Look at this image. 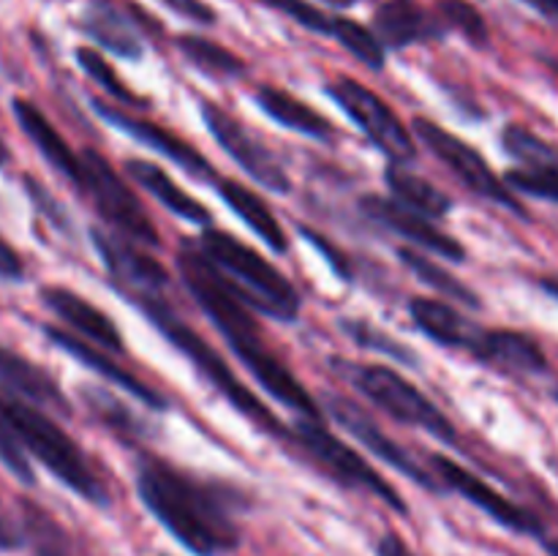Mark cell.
<instances>
[{"mask_svg":"<svg viewBox=\"0 0 558 556\" xmlns=\"http://www.w3.org/2000/svg\"><path fill=\"white\" fill-rule=\"evenodd\" d=\"M178 270L185 289L191 292V298H194L196 305L205 311L207 319L218 327V333L227 338L234 358L254 374V379L259 382L272 398H278L283 407L300 412V418H319L316 401L311 398V392L305 390L303 382L278 360V354H272L270 347H267L265 336H262L259 325H256L248 305L223 283V278L218 276L216 267L207 262V256L202 254L196 245L183 243V249H180L178 254Z\"/></svg>","mask_w":558,"mask_h":556,"instance_id":"6da1fadb","label":"cell"},{"mask_svg":"<svg viewBox=\"0 0 558 556\" xmlns=\"http://www.w3.org/2000/svg\"><path fill=\"white\" fill-rule=\"evenodd\" d=\"M136 491L156 521L196 556L232 554L240 545L234 494L205 483L169 463L147 458L140 463Z\"/></svg>","mask_w":558,"mask_h":556,"instance_id":"7a4b0ae2","label":"cell"},{"mask_svg":"<svg viewBox=\"0 0 558 556\" xmlns=\"http://www.w3.org/2000/svg\"><path fill=\"white\" fill-rule=\"evenodd\" d=\"M125 298L150 319V325L156 327L178 352H183L185 358L196 365V371H199V374L205 376V379L210 382V385L216 387L240 414H245L251 423L259 425L265 434L292 445V428H287V425H283L281 420H278L276 414H272L270 409H267L265 403H262L259 398L232 374V368L223 363L221 354H218L194 327H189L180 319V314L163 300V294H125Z\"/></svg>","mask_w":558,"mask_h":556,"instance_id":"3957f363","label":"cell"},{"mask_svg":"<svg viewBox=\"0 0 558 556\" xmlns=\"http://www.w3.org/2000/svg\"><path fill=\"white\" fill-rule=\"evenodd\" d=\"M0 414L14 431L22 450L38 458V463L47 472H52L65 488H71L90 505L109 507L107 485L96 474L93 463L87 461L85 450L49 414H44L33 403L22 401V398L5 396V392H0Z\"/></svg>","mask_w":558,"mask_h":556,"instance_id":"277c9868","label":"cell"},{"mask_svg":"<svg viewBox=\"0 0 558 556\" xmlns=\"http://www.w3.org/2000/svg\"><path fill=\"white\" fill-rule=\"evenodd\" d=\"M196 249L207 256L218 276L248 309L276 322H294L300 314V294L281 270L270 265L251 245L223 229H205Z\"/></svg>","mask_w":558,"mask_h":556,"instance_id":"5b68a950","label":"cell"},{"mask_svg":"<svg viewBox=\"0 0 558 556\" xmlns=\"http://www.w3.org/2000/svg\"><path fill=\"white\" fill-rule=\"evenodd\" d=\"M349 368H341V374L347 371V376L352 379V385L368 398L374 407L385 409L392 420L403 425H414V428L428 431L430 436H436L445 445H456L458 431L452 425V420L425 396L420 387H414L398 371L387 368V365H360V363H347Z\"/></svg>","mask_w":558,"mask_h":556,"instance_id":"8992f818","label":"cell"},{"mask_svg":"<svg viewBox=\"0 0 558 556\" xmlns=\"http://www.w3.org/2000/svg\"><path fill=\"white\" fill-rule=\"evenodd\" d=\"M82 180L80 191L93 202L98 216L114 229V234L125 240H134L140 245H150V249H161V234H158L156 223L147 216L142 202L136 200L134 191L129 189L118 169L96 150H82Z\"/></svg>","mask_w":558,"mask_h":556,"instance_id":"52a82bcc","label":"cell"},{"mask_svg":"<svg viewBox=\"0 0 558 556\" xmlns=\"http://www.w3.org/2000/svg\"><path fill=\"white\" fill-rule=\"evenodd\" d=\"M292 445H298L303 456H308L316 467L325 469L332 480H338L347 488L365 491L401 516L409 510L396 485L387 483L360 452H354L332 431H327V425L319 418H300V423L292 428Z\"/></svg>","mask_w":558,"mask_h":556,"instance_id":"ba28073f","label":"cell"},{"mask_svg":"<svg viewBox=\"0 0 558 556\" xmlns=\"http://www.w3.org/2000/svg\"><path fill=\"white\" fill-rule=\"evenodd\" d=\"M325 90L357 123V129L368 136L371 145L385 153L396 167L417 158L412 131L379 93H374L352 76H338Z\"/></svg>","mask_w":558,"mask_h":556,"instance_id":"9c48e42d","label":"cell"},{"mask_svg":"<svg viewBox=\"0 0 558 556\" xmlns=\"http://www.w3.org/2000/svg\"><path fill=\"white\" fill-rule=\"evenodd\" d=\"M414 134L420 136L425 147L466 185L472 194L483 196V200L494 202V205L507 207L515 216H526V207L515 200L510 189H507L505 180L490 169V164L485 161L483 153L474 150L469 142H463L461 136H456L452 131L441 129L439 123L428 118H414Z\"/></svg>","mask_w":558,"mask_h":556,"instance_id":"30bf717a","label":"cell"},{"mask_svg":"<svg viewBox=\"0 0 558 556\" xmlns=\"http://www.w3.org/2000/svg\"><path fill=\"white\" fill-rule=\"evenodd\" d=\"M199 112L207 131L213 134V140H216L218 145H221L223 150H227L229 156L256 180V183L265 185V189L270 191H278V194H289L292 180H289L283 164L278 161V158L272 156V153L267 150V147L262 145L238 118H232L227 109H221L213 101H202Z\"/></svg>","mask_w":558,"mask_h":556,"instance_id":"8fae6325","label":"cell"},{"mask_svg":"<svg viewBox=\"0 0 558 556\" xmlns=\"http://www.w3.org/2000/svg\"><path fill=\"white\" fill-rule=\"evenodd\" d=\"M325 403H327V412H330V418L336 420L338 425H343V428H347L349 434L360 442V445H365L371 452H376V456H379L381 461L390 463L392 469H398L401 474H407V478L412 480V483H417L420 488L436 491V494L445 488V485L434 478V472H428L423 463L414 461V458L409 456L407 447L398 445V442L392 439L387 431H381V425L376 423V420L371 418L363 407H357V403L349 401V398H341V396H327Z\"/></svg>","mask_w":558,"mask_h":556,"instance_id":"7c38bea8","label":"cell"},{"mask_svg":"<svg viewBox=\"0 0 558 556\" xmlns=\"http://www.w3.org/2000/svg\"><path fill=\"white\" fill-rule=\"evenodd\" d=\"M430 467H434V478L439 480L445 488L456 491L463 499L472 501L474 507H480L483 512H488L496 523L507 527L510 532L518 534H543V523L537 516L526 510V507L515 505L507 496H501L499 491L490 488L483 478H477L474 472H469L466 467H461L458 461L447 456H430Z\"/></svg>","mask_w":558,"mask_h":556,"instance_id":"4fadbf2b","label":"cell"},{"mask_svg":"<svg viewBox=\"0 0 558 556\" xmlns=\"http://www.w3.org/2000/svg\"><path fill=\"white\" fill-rule=\"evenodd\" d=\"M147 25L158 31V22L150 20L134 3H120V0H87L82 11V31L112 55L125 60H140L145 52V31Z\"/></svg>","mask_w":558,"mask_h":556,"instance_id":"5bb4252c","label":"cell"},{"mask_svg":"<svg viewBox=\"0 0 558 556\" xmlns=\"http://www.w3.org/2000/svg\"><path fill=\"white\" fill-rule=\"evenodd\" d=\"M90 104H93V109H96L98 118L107 120L112 129L123 131V134H129L131 140L140 142V145H145V147H150V150L167 156L169 161L178 164L180 169H185L191 178L202 180V183H213V180H218L216 172H213L210 161H207V158L202 156L194 145H191V142H185L183 136L174 134V131L163 129V125L153 123V120L136 118V114L125 112V109H120V107H112V104L98 101V98H90Z\"/></svg>","mask_w":558,"mask_h":556,"instance_id":"9a60e30c","label":"cell"},{"mask_svg":"<svg viewBox=\"0 0 558 556\" xmlns=\"http://www.w3.org/2000/svg\"><path fill=\"white\" fill-rule=\"evenodd\" d=\"M90 240L123 294H163L169 287V273L161 262L147 256L140 245H134V240L101 229H90Z\"/></svg>","mask_w":558,"mask_h":556,"instance_id":"2e32d148","label":"cell"},{"mask_svg":"<svg viewBox=\"0 0 558 556\" xmlns=\"http://www.w3.org/2000/svg\"><path fill=\"white\" fill-rule=\"evenodd\" d=\"M360 207H363L365 216L374 218L376 223L403 234V238L412 240L414 245H420V249L428 251V254H436L441 256V259H450V262H466V249H463L461 240L441 232L430 218L409 210V207H403L401 202L387 200V196L368 194L360 200Z\"/></svg>","mask_w":558,"mask_h":556,"instance_id":"e0dca14e","label":"cell"},{"mask_svg":"<svg viewBox=\"0 0 558 556\" xmlns=\"http://www.w3.org/2000/svg\"><path fill=\"white\" fill-rule=\"evenodd\" d=\"M374 36L385 49H403L412 44L439 41L447 33L439 14L425 11L417 0H385L374 11Z\"/></svg>","mask_w":558,"mask_h":556,"instance_id":"ac0fdd59","label":"cell"},{"mask_svg":"<svg viewBox=\"0 0 558 556\" xmlns=\"http://www.w3.org/2000/svg\"><path fill=\"white\" fill-rule=\"evenodd\" d=\"M41 300L60 322L74 327L76 336L96 343L98 349H109V352L114 354H123V336H120L118 325H114L101 309H96L90 300L71 292V289L65 287H44Z\"/></svg>","mask_w":558,"mask_h":556,"instance_id":"d6986e66","label":"cell"},{"mask_svg":"<svg viewBox=\"0 0 558 556\" xmlns=\"http://www.w3.org/2000/svg\"><path fill=\"white\" fill-rule=\"evenodd\" d=\"M44 333H47V338L54 343V347L63 349L65 354H71L74 360H80L82 365H87L90 371H96L98 376H104V379L112 382V385L129 390L131 396L140 398L147 409H156V412L167 409V398H163L161 392L153 390L150 385H145V382H142L136 374H131L125 365H118L112 358H107V354H104V349H98L96 343L85 341V338L74 336V333H69V330H60V327H52V325L44 327Z\"/></svg>","mask_w":558,"mask_h":556,"instance_id":"ffe728a7","label":"cell"},{"mask_svg":"<svg viewBox=\"0 0 558 556\" xmlns=\"http://www.w3.org/2000/svg\"><path fill=\"white\" fill-rule=\"evenodd\" d=\"M14 118L20 123V129L25 131L27 140L36 145V150L41 153L44 161L54 169V172L63 174L74 189H80L82 180V164H80V153H74V147L65 142V136L49 123L47 114L31 104L27 98H14Z\"/></svg>","mask_w":558,"mask_h":556,"instance_id":"44dd1931","label":"cell"},{"mask_svg":"<svg viewBox=\"0 0 558 556\" xmlns=\"http://www.w3.org/2000/svg\"><path fill=\"white\" fill-rule=\"evenodd\" d=\"M483 363L510 374H545L548 358L532 336L518 330H480L472 352Z\"/></svg>","mask_w":558,"mask_h":556,"instance_id":"7402d4cb","label":"cell"},{"mask_svg":"<svg viewBox=\"0 0 558 556\" xmlns=\"http://www.w3.org/2000/svg\"><path fill=\"white\" fill-rule=\"evenodd\" d=\"M0 385L9 392L20 396L22 401L38 403V407H47L52 412H60L63 418H71V401L65 398V392L60 390L58 382L47 374L44 368H38L36 363H31L22 354L11 352L0 343Z\"/></svg>","mask_w":558,"mask_h":556,"instance_id":"603a6c76","label":"cell"},{"mask_svg":"<svg viewBox=\"0 0 558 556\" xmlns=\"http://www.w3.org/2000/svg\"><path fill=\"white\" fill-rule=\"evenodd\" d=\"M216 191L218 196L223 200V205L245 223L254 234H259L262 243L267 245L276 254H287L289 251V238L283 232L281 221L276 218V213L270 210L265 200L259 194L243 185L240 180H229V178H218L216 180Z\"/></svg>","mask_w":558,"mask_h":556,"instance_id":"cb8c5ba5","label":"cell"},{"mask_svg":"<svg viewBox=\"0 0 558 556\" xmlns=\"http://www.w3.org/2000/svg\"><path fill=\"white\" fill-rule=\"evenodd\" d=\"M125 172H129V178L134 180L136 185H142L153 200L161 202L169 213H174V216L183 218V221L199 223V227H210L213 223V213L207 210L199 200H194L189 191L180 189L158 164L145 161V158H129V161H125Z\"/></svg>","mask_w":558,"mask_h":556,"instance_id":"d4e9b609","label":"cell"},{"mask_svg":"<svg viewBox=\"0 0 558 556\" xmlns=\"http://www.w3.org/2000/svg\"><path fill=\"white\" fill-rule=\"evenodd\" d=\"M409 314H412L417 330L425 333L439 347L466 349V352H472L474 341L480 336V327H474L456 305L445 303V300L414 298L409 303Z\"/></svg>","mask_w":558,"mask_h":556,"instance_id":"484cf974","label":"cell"},{"mask_svg":"<svg viewBox=\"0 0 558 556\" xmlns=\"http://www.w3.org/2000/svg\"><path fill=\"white\" fill-rule=\"evenodd\" d=\"M254 101L267 118L281 123L283 129L298 131V134L311 136V140H319V142H330L332 136H336V125H332L325 114L316 112L311 104L300 101L298 96L281 90V87L259 85L254 90Z\"/></svg>","mask_w":558,"mask_h":556,"instance_id":"4316f807","label":"cell"},{"mask_svg":"<svg viewBox=\"0 0 558 556\" xmlns=\"http://www.w3.org/2000/svg\"><path fill=\"white\" fill-rule=\"evenodd\" d=\"M385 183L390 189L392 200L401 202L409 210L420 213V216L430 218V221H439L450 213L452 200L445 194V191L436 189L430 180L420 178V174L409 172V169H401L392 164L385 172Z\"/></svg>","mask_w":558,"mask_h":556,"instance_id":"83f0119b","label":"cell"},{"mask_svg":"<svg viewBox=\"0 0 558 556\" xmlns=\"http://www.w3.org/2000/svg\"><path fill=\"white\" fill-rule=\"evenodd\" d=\"M178 49L194 69H199L207 76H216V80H238L248 71L243 58H238V55L229 52L221 44L210 41V38L196 36V33H183L178 38Z\"/></svg>","mask_w":558,"mask_h":556,"instance_id":"f1b7e54d","label":"cell"},{"mask_svg":"<svg viewBox=\"0 0 558 556\" xmlns=\"http://www.w3.org/2000/svg\"><path fill=\"white\" fill-rule=\"evenodd\" d=\"M398 256H401L403 265H407L420 281L428 283L434 292L445 294V298L452 300V303H463L469 305V309H480V305H483L474 289H469L466 283L458 281L450 270H445V267H441L436 259H430V256L420 254L417 249H398Z\"/></svg>","mask_w":558,"mask_h":556,"instance_id":"f546056e","label":"cell"},{"mask_svg":"<svg viewBox=\"0 0 558 556\" xmlns=\"http://www.w3.org/2000/svg\"><path fill=\"white\" fill-rule=\"evenodd\" d=\"M332 38L347 49L349 55L360 60L368 69L381 71L385 69V47L379 44V38L374 36V31L360 22L349 20V16H336V25H332Z\"/></svg>","mask_w":558,"mask_h":556,"instance_id":"4dcf8cb0","label":"cell"},{"mask_svg":"<svg viewBox=\"0 0 558 556\" xmlns=\"http://www.w3.org/2000/svg\"><path fill=\"white\" fill-rule=\"evenodd\" d=\"M76 63H80V69L85 71L90 80H96L98 85L104 87V93H109L114 101L125 104V107H136V109L147 107L145 98H142L140 93L131 90V87L120 80L118 71L112 69V63H109V60H104L96 49H87V47L76 49Z\"/></svg>","mask_w":558,"mask_h":556,"instance_id":"1f68e13d","label":"cell"},{"mask_svg":"<svg viewBox=\"0 0 558 556\" xmlns=\"http://www.w3.org/2000/svg\"><path fill=\"white\" fill-rule=\"evenodd\" d=\"M505 183L512 194L537 196V200L558 205V161L529 164L515 167L505 174Z\"/></svg>","mask_w":558,"mask_h":556,"instance_id":"d6a6232c","label":"cell"},{"mask_svg":"<svg viewBox=\"0 0 558 556\" xmlns=\"http://www.w3.org/2000/svg\"><path fill=\"white\" fill-rule=\"evenodd\" d=\"M82 398H85L87 409H90V412L96 414V418L101 420L107 428H112L114 434L123 436V439L131 442V439H136V436L145 434L140 425V420H136L134 414H131L129 409L118 401V398L109 396L104 387H85V390H82Z\"/></svg>","mask_w":558,"mask_h":556,"instance_id":"836d02e7","label":"cell"},{"mask_svg":"<svg viewBox=\"0 0 558 556\" xmlns=\"http://www.w3.org/2000/svg\"><path fill=\"white\" fill-rule=\"evenodd\" d=\"M439 20L447 31H456L466 38L474 47H485L488 44V25L485 16L474 9L469 0H441L439 3Z\"/></svg>","mask_w":558,"mask_h":556,"instance_id":"e575fe53","label":"cell"},{"mask_svg":"<svg viewBox=\"0 0 558 556\" xmlns=\"http://www.w3.org/2000/svg\"><path fill=\"white\" fill-rule=\"evenodd\" d=\"M341 327L354 338V341L360 343V347H368V349H374V352L387 354V358L398 360V363L417 365V354H414L412 349H407L401 341H398V338H392L390 333L379 330V327L371 325V322L343 319Z\"/></svg>","mask_w":558,"mask_h":556,"instance_id":"d590c367","label":"cell"},{"mask_svg":"<svg viewBox=\"0 0 558 556\" xmlns=\"http://www.w3.org/2000/svg\"><path fill=\"white\" fill-rule=\"evenodd\" d=\"M501 147H505L507 156L515 158L521 167H529V164H550L558 161V153L548 142L539 140L537 134L526 131L523 125H507L501 131Z\"/></svg>","mask_w":558,"mask_h":556,"instance_id":"8d00e7d4","label":"cell"},{"mask_svg":"<svg viewBox=\"0 0 558 556\" xmlns=\"http://www.w3.org/2000/svg\"><path fill=\"white\" fill-rule=\"evenodd\" d=\"M259 3L270 5V9L281 11L289 20H294L298 25H303L305 31L325 33V36H332V25H336V16L325 14L316 5L305 3V0H259Z\"/></svg>","mask_w":558,"mask_h":556,"instance_id":"74e56055","label":"cell"},{"mask_svg":"<svg viewBox=\"0 0 558 556\" xmlns=\"http://www.w3.org/2000/svg\"><path fill=\"white\" fill-rule=\"evenodd\" d=\"M0 463H3L20 483L33 485V469L31 461H27V452L22 450V445L16 442L14 431L9 428L3 414H0Z\"/></svg>","mask_w":558,"mask_h":556,"instance_id":"f35d334b","label":"cell"},{"mask_svg":"<svg viewBox=\"0 0 558 556\" xmlns=\"http://www.w3.org/2000/svg\"><path fill=\"white\" fill-rule=\"evenodd\" d=\"M161 3L178 16H183V20L196 22V25H213L216 22V11L202 3V0H161Z\"/></svg>","mask_w":558,"mask_h":556,"instance_id":"ab89813d","label":"cell"},{"mask_svg":"<svg viewBox=\"0 0 558 556\" xmlns=\"http://www.w3.org/2000/svg\"><path fill=\"white\" fill-rule=\"evenodd\" d=\"M300 232L305 234V240H308V243L314 245V249H319L322 254H325V259L330 262V267H332V270L338 273V276L343 278V281H352V267H349V262L343 259V254H341V251H338V249H332V245L327 243L325 238H319V234H316L314 229L303 227V229H300Z\"/></svg>","mask_w":558,"mask_h":556,"instance_id":"60d3db41","label":"cell"},{"mask_svg":"<svg viewBox=\"0 0 558 556\" xmlns=\"http://www.w3.org/2000/svg\"><path fill=\"white\" fill-rule=\"evenodd\" d=\"M22 276H25V262L0 238V278H5V281H22Z\"/></svg>","mask_w":558,"mask_h":556,"instance_id":"b9f144b4","label":"cell"},{"mask_svg":"<svg viewBox=\"0 0 558 556\" xmlns=\"http://www.w3.org/2000/svg\"><path fill=\"white\" fill-rule=\"evenodd\" d=\"M25 183H27V189H31V196H33V200H36V202H41V205H44V210H49L47 216L52 218V221L58 223V227H60V223H63V227H65L63 210H58V205H54V202L49 200V196H47V191H44V185L33 183L31 178H25Z\"/></svg>","mask_w":558,"mask_h":556,"instance_id":"7bdbcfd3","label":"cell"},{"mask_svg":"<svg viewBox=\"0 0 558 556\" xmlns=\"http://www.w3.org/2000/svg\"><path fill=\"white\" fill-rule=\"evenodd\" d=\"M16 545H22L20 529L14 527V521L5 516L3 505H0V551H11L16 548Z\"/></svg>","mask_w":558,"mask_h":556,"instance_id":"ee69618b","label":"cell"},{"mask_svg":"<svg viewBox=\"0 0 558 556\" xmlns=\"http://www.w3.org/2000/svg\"><path fill=\"white\" fill-rule=\"evenodd\" d=\"M376 554L379 556H417L407 543H403L401 537H398V534H392V532H387L385 537L379 540V545H376Z\"/></svg>","mask_w":558,"mask_h":556,"instance_id":"f6af8a7d","label":"cell"},{"mask_svg":"<svg viewBox=\"0 0 558 556\" xmlns=\"http://www.w3.org/2000/svg\"><path fill=\"white\" fill-rule=\"evenodd\" d=\"M532 9H537L539 14H545L548 20H556L558 22V0H526Z\"/></svg>","mask_w":558,"mask_h":556,"instance_id":"bcb514c9","label":"cell"},{"mask_svg":"<svg viewBox=\"0 0 558 556\" xmlns=\"http://www.w3.org/2000/svg\"><path fill=\"white\" fill-rule=\"evenodd\" d=\"M322 3L336 5V9H347V5H354V3H357V0H322Z\"/></svg>","mask_w":558,"mask_h":556,"instance_id":"7dc6e473","label":"cell"},{"mask_svg":"<svg viewBox=\"0 0 558 556\" xmlns=\"http://www.w3.org/2000/svg\"><path fill=\"white\" fill-rule=\"evenodd\" d=\"M5 161H9V147H5V142L0 140V167H3Z\"/></svg>","mask_w":558,"mask_h":556,"instance_id":"c3c4849f","label":"cell"}]
</instances>
